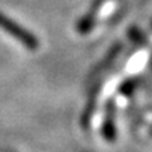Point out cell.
Segmentation results:
<instances>
[{
	"label": "cell",
	"mask_w": 152,
	"mask_h": 152,
	"mask_svg": "<svg viewBox=\"0 0 152 152\" xmlns=\"http://www.w3.org/2000/svg\"><path fill=\"white\" fill-rule=\"evenodd\" d=\"M0 27L3 28L4 31L13 35L14 38H17L18 41L21 44H24L26 47L28 48H37L38 47V41L37 38L34 37L33 34H30L28 31L26 30H23V27H20L18 24H16L14 21H11L9 17L3 16V14H0Z\"/></svg>",
	"instance_id": "6da1fadb"
}]
</instances>
